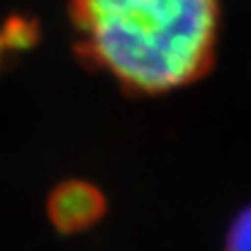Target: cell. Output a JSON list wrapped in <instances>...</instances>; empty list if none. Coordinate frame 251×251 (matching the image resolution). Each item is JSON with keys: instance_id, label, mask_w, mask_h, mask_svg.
<instances>
[{"instance_id": "cell-1", "label": "cell", "mask_w": 251, "mask_h": 251, "mask_svg": "<svg viewBox=\"0 0 251 251\" xmlns=\"http://www.w3.org/2000/svg\"><path fill=\"white\" fill-rule=\"evenodd\" d=\"M75 46L136 94H163L214 65L220 0H72Z\"/></svg>"}, {"instance_id": "cell-2", "label": "cell", "mask_w": 251, "mask_h": 251, "mask_svg": "<svg viewBox=\"0 0 251 251\" xmlns=\"http://www.w3.org/2000/svg\"><path fill=\"white\" fill-rule=\"evenodd\" d=\"M105 214V197L94 184L69 180L49 197V218L59 232L75 234L97 224Z\"/></svg>"}, {"instance_id": "cell-3", "label": "cell", "mask_w": 251, "mask_h": 251, "mask_svg": "<svg viewBox=\"0 0 251 251\" xmlns=\"http://www.w3.org/2000/svg\"><path fill=\"white\" fill-rule=\"evenodd\" d=\"M226 251H251V205L234 220L226 239Z\"/></svg>"}]
</instances>
